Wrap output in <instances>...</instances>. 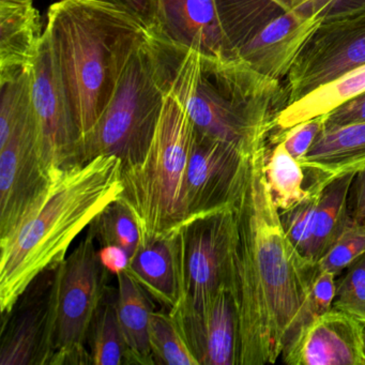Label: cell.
<instances>
[{"label":"cell","mask_w":365,"mask_h":365,"mask_svg":"<svg viewBox=\"0 0 365 365\" xmlns=\"http://www.w3.org/2000/svg\"><path fill=\"white\" fill-rule=\"evenodd\" d=\"M363 121H365V93L348 100L328 114L324 115L322 131H332Z\"/></svg>","instance_id":"obj_34"},{"label":"cell","mask_w":365,"mask_h":365,"mask_svg":"<svg viewBox=\"0 0 365 365\" xmlns=\"http://www.w3.org/2000/svg\"><path fill=\"white\" fill-rule=\"evenodd\" d=\"M267 155L266 144L252 155L234 207L230 292L238 313V365L281 358L319 269L284 230L267 182Z\"/></svg>","instance_id":"obj_1"},{"label":"cell","mask_w":365,"mask_h":365,"mask_svg":"<svg viewBox=\"0 0 365 365\" xmlns=\"http://www.w3.org/2000/svg\"><path fill=\"white\" fill-rule=\"evenodd\" d=\"M99 256L103 266L115 277L129 266V254L116 245L99 247Z\"/></svg>","instance_id":"obj_36"},{"label":"cell","mask_w":365,"mask_h":365,"mask_svg":"<svg viewBox=\"0 0 365 365\" xmlns=\"http://www.w3.org/2000/svg\"><path fill=\"white\" fill-rule=\"evenodd\" d=\"M100 4L112 6L140 23L150 35L157 36L159 31L158 22L157 0H93Z\"/></svg>","instance_id":"obj_33"},{"label":"cell","mask_w":365,"mask_h":365,"mask_svg":"<svg viewBox=\"0 0 365 365\" xmlns=\"http://www.w3.org/2000/svg\"><path fill=\"white\" fill-rule=\"evenodd\" d=\"M332 309L365 322V253L348 267L347 272L336 284Z\"/></svg>","instance_id":"obj_30"},{"label":"cell","mask_w":365,"mask_h":365,"mask_svg":"<svg viewBox=\"0 0 365 365\" xmlns=\"http://www.w3.org/2000/svg\"><path fill=\"white\" fill-rule=\"evenodd\" d=\"M281 359L288 365H365L363 322L331 309L305 326Z\"/></svg>","instance_id":"obj_15"},{"label":"cell","mask_w":365,"mask_h":365,"mask_svg":"<svg viewBox=\"0 0 365 365\" xmlns=\"http://www.w3.org/2000/svg\"><path fill=\"white\" fill-rule=\"evenodd\" d=\"M299 163L322 187L331 179L365 168V121L322 131Z\"/></svg>","instance_id":"obj_18"},{"label":"cell","mask_w":365,"mask_h":365,"mask_svg":"<svg viewBox=\"0 0 365 365\" xmlns=\"http://www.w3.org/2000/svg\"><path fill=\"white\" fill-rule=\"evenodd\" d=\"M364 93L365 65L282 108L273 121V129L284 133L299 123L328 114L348 100Z\"/></svg>","instance_id":"obj_22"},{"label":"cell","mask_w":365,"mask_h":365,"mask_svg":"<svg viewBox=\"0 0 365 365\" xmlns=\"http://www.w3.org/2000/svg\"><path fill=\"white\" fill-rule=\"evenodd\" d=\"M364 65L365 0H362L327 16L288 73L285 106Z\"/></svg>","instance_id":"obj_9"},{"label":"cell","mask_w":365,"mask_h":365,"mask_svg":"<svg viewBox=\"0 0 365 365\" xmlns=\"http://www.w3.org/2000/svg\"><path fill=\"white\" fill-rule=\"evenodd\" d=\"M330 4L331 0H317L284 11L258 31L235 38L232 46L237 58L258 73L281 81L324 25Z\"/></svg>","instance_id":"obj_14"},{"label":"cell","mask_w":365,"mask_h":365,"mask_svg":"<svg viewBox=\"0 0 365 365\" xmlns=\"http://www.w3.org/2000/svg\"><path fill=\"white\" fill-rule=\"evenodd\" d=\"M31 101L40 150L46 168L52 172L78 164L82 136L46 33L31 63Z\"/></svg>","instance_id":"obj_13"},{"label":"cell","mask_w":365,"mask_h":365,"mask_svg":"<svg viewBox=\"0 0 365 365\" xmlns=\"http://www.w3.org/2000/svg\"><path fill=\"white\" fill-rule=\"evenodd\" d=\"M157 11L158 39L212 58L239 59L222 26L217 0H157Z\"/></svg>","instance_id":"obj_17"},{"label":"cell","mask_w":365,"mask_h":365,"mask_svg":"<svg viewBox=\"0 0 365 365\" xmlns=\"http://www.w3.org/2000/svg\"><path fill=\"white\" fill-rule=\"evenodd\" d=\"M149 334L155 364L198 365L170 312L162 309L151 313Z\"/></svg>","instance_id":"obj_27"},{"label":"cell","mask_w":365,"mask_h":365,"mask_svg":"<svg viewBox=\"0 0 365 365\" xmlns=\"http://www.w3.org/2000/svg\"><path fill=\"white\" fill-rule=\"evenodd\" d=\"M115 155L53 170L46 191L18 225L0 238V312L7 313L29 284L59 266L72 243L123 192Z\"/></svg>","instance_id":"obj_2"},{"label":"cell","mask_w":365,"mask_h":365,"mask_svg":"<svg viewBox=\"0 0 365 365\" xmlns=\"http://www.w3.org/2000/svg\"><path fill=\"white\" fill-rule=\"evenodd\" d=\"M110 273L89 230L59 266L54 354L51 365L91 364L87 339Z\"/></svg>","instance_id":"obj_8"},{"label":"cell","mask_w":365,"mask_h":365,"mask_svg":"<svg viewBox=\"0 0 365 365\" xmlns=\"http://www.w3.org/2000/svg\"><path fill=\"white\" fill-rule=\"evenodd\" d=\"M322 130L324 116L316 117L284 132L279 140L284 143V146L289 155L300 162L307 155Z\"/></svg>","instance_id":"obj_32"},{"label":"cell","mask_w":365,"mask_h":365,"mask_svg":"<svg viewBox=\"0 0 365 365\" xmlns=\"http://www.w3.org/2000/svg\"><path fill=\"white\" fill-rule=\"evenodd\" d=\"M52 172L42 158L31 106L11 131L0 138V238L16 228L46 191Z\"/></svg>","instance_id":"obj_12"},{"label":"cell","mask_w":365,"mask_h":365,"mask_svg":"<svg viewBox=\"0 0 365 365\" xmlns=\"http://www.w3.org/2000/svg\"><path fill=\"white\" fill-rule=\"evenodd\" d=\"M59 266L38 275L11 309L1 314L0 365H51L54 354Z\"/></svg>","instance_id":"obj_11"},{"label":"cell","mask_w":365,"mask_h":365,"mask_svg":"<svg viewBox=\"0 0 365 365\" xmlns=\"http://www.w3.org/2000/svg\"><path fill=\"white\" fill-rule=\"evenodd\" d=\"M118 292L108 285L89 329L87 348L91 364H128L127 347L119 322Z\"/></svg>","instance_id":"obj_24"},{"label":"cell","mask_w":365,"mask_h":365,"mask_svg":"<svg viewBox=\"0 0 365 365\" xmlns=\"http://www.w3.org/2000/svg\"><path fill=\"white\" fill-rule=\"evenodd\" d=\"M309 187L312 189V194L309 198L288 210L279 212L282 224L288 239L309 260L315 227L316 209L320 193V187L318 185H311Z\"/></svg>","instance_id":"obj_28"},{"label":"cell","mask_w":365,"mask_h":365,"mask_svg":"<svg viewBox=\"0 0 365 365\" xmlns=\"http://www.w3.org/2000/svg\"><path fill=\"white\" fill-rule=\"evenodd\" d=\"M251 157L194 127L182 187L185 222L234 208L245 187Z\"/></svg>","instance_id":"obj_10"},{"label":"cell","mask_w":365,"mask_h":365,"mask_svg":"<svg viewBox=\"0 0 365 365\" xmlns=\"http://www.w3.org/2000/svg\"><path fill=\"white\" fill-rule=\"evenodd\" d=\"M269 190L279 212L288 210L311 196L312 189H305L304 170L286 150L279 140L264 163Z\"/></svg>","instance_id":"obj_25"},{"label":"cell","mask_w":365,"mask_h":365,"mask_svg":"<svg viewBox=\"0 0 365 365\" xmlns=\"http://www.w3.org/2000/svg\"><path fill=\"white\" fill-rule=\"evenodd\" d=\"M234 208L185 222L173 234L178 303L170 313L202 309L232 288Z\"/></svg>","instance_id":"obj_7"},{"label":"cell","mask_w":365,"mask_h":365,"mask_svg":"<svg viewBox=\"0 0 365 365\" xmlns=\"http://www.w3.org/2000/svg\"><path fill=\"white\" fill-rule=\"evenodd\" d=\"M349 215L354 223L365 225V168L354 176L349 194Z\"/></svg>","instance_id":"obj_35"},{"label":"cell","mask_w":365,"mask_h":365,"mask_svg":"<svg viewBox=\"0 0 365 365\" xmlns=\"http://www.w3.org/2000/svg\"><path fill=\"white\" fill-rule=\"evenodd\" d=\"M125 270L162 309L172 312L176 307L178 279L173 235L140 242Z\"/></svg>","instance_id":"obj_19"},{"label":"cell","mask_w":365,"mask_h":365,"mask_svg":"<svg viewBox=\"0 0 365 365\" xmlns=\"http://www.w3.org/2000/svg\"><path fill=\"white\" fill-rule=\"evenodd\" d=\"M44 33L83 142L108 108L132 53L150 34L125 12L93 0L51 6Z\"/></svg>","instance_id":"obj_3"},{"label":"cell","mask_w":365,"mask_h":365,"mask_svg":"<svg viewBox=\"0 0 365 365\" xmlns=\"http://www.w3.org/2000/svg\"><path fill=\"white\" fill-rule=\"evenodd\" d=\"M170 91L168 48L149 35L132 53L108 108L83 140L78 164L99 155H115L123 168L140 163L148 153Z\"/></svg>","instance_id":"obj_5"},{"label":"cell","mask_w":365,"mask_h":365,"mask_svg":"<svg viewBox=\"0 0 365 365\" xmlns=\"http://www.w3.org/2000/svg\"><path fill=\"white\" fill-rule=\"evenodd\" d=\"M363 346H364L365 352V322H363Z\"/></svg>","instance_id":"obj_37"},{"label":"cell","mask_w":365,"mask_h":365,"mask_svg":"<svg viewBox=\"0 0 365 365\" xmlns=\"http://www.w3.org/2000/svg\"><path fill=\"white\" fill-rule=\"evenodd\" d=\"M356 173L341 175L320 187L309 260L317 264L351 222L349 194Z\"/></svg>","instance_id":"obj_23"},{"label":"cell","mask_w":365,"mask_h":365,"mask_svg":"<svg viewBox=\"0 0 365 365\" xmlns=\"http://www.w3.org/2000/svg\"><path fill=\"white\" fill-rule=\"evenodd\" d=\"M42 36L34 0H0V71L31 65Z\"/></svg>","instance_id":"obj_20"},{"label":"cell","mask_w":365,"mask_h":365,"mask_svg":"<svg viewBox=\"0 0 365 365\" xmlns=\"http://www.w3.org/2000/svg\"><path fill=\"white\" fill-rule=\"evenodd\" d=\"M365 253V225L350 222L334 245L320 258L318 268L339 275Z\"/></svg>","instance_id":"obj_29"},{"label":"cell","mask_w":365,"mask_h":365,"mask_svg":"<svg viewBox=\"0 0 365 365\" xmlns=\"http://www.w3.org/2000/svg\"><path fill=\"white\" fill-rule=\"evenodd\" d=\"M172 316L198 365H238V313L230 289L220 290L202 309Z\"/></svg>","instance_id":"obj_16"},{"label":"cell","mask_w":365,"mask_h":365,"mask_svg":"<svg viewBox=\"0 0 365 365\" xmlns=\"http://www.w3.org/2000/svg\"><path fill=\"white\" fill-rule=\"evenodd\" d=\"M335 277L336 275L333 273L318 269L317 274L312 284L304 307H303L298 322L290 334L287 345L305 326L332 309L335 292H336Z\"/></svg>","instance_id":"obj_31"},{"label":"cell","mask_w":365,"mask_h":365,"mask_svg":"<svg viewBox=\"0 0 365 365\" xmlns=\"http://www.w3.org/2000/svg\"><path fill=\"white\" fill-rule=\"evenodd\" d=\"M119 322L127 347L128 364L153 365L149 324L155 311L151 297L127 272L116 275Z\"/></svg>","instance_id":"obj_21"},{"label":"cell","mask_w":365,"mask_h":365,"mask_svg":"<svg viewBox=\"0 0 365 365\" xmlns=\"http://www.w3.org/2000/svg\"><path fill=\"white\" fill-rule=\"evenodd\" d=\"M170 66V93L198 131L253 155L266 144L285 106L279 81L241 59H217L163 41Z\"/></svg>","instance_id":"obj_4"},{"label":"cell","mask_w":365,"mask_h":365,"mask_svg":"<svg viewBox=\"0 0 365 365\" xmlns=\"http://www.w3.org/2000/svg\"><path fill=\"white\" fill-rule=\"evenodd\" d=\"M193 130L187 110L170 91L146 157L123 168L119 200L133 212L140 242L170 236L185 223L182 187Z\"/></svg>","instance_id":"obj_6"},{"label":"cell","mask_w":365,"mask_h":365,"mask_svg":"<svg viewBox=\"0 0 365 365\" xmlns=\"http://www.w3.org/2000/svg\"><path fill=\"white\" fill-rule=\"evenodd\" d=\"M88 230L99 247L116 245L133 257L140 247V230L131 209L121 202L114 200L95 217Z\"/></svg>","instance_id":"obj_26"}]
</instances>
